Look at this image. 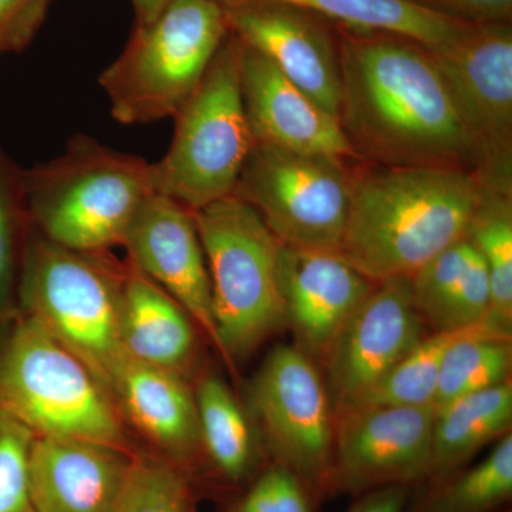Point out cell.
<instances>
[{"label": "cell", "mask_w": 512, "mask_h": 512, "mask_svg": "<svg viewBox=\"0 0 512 512\" xmlns=\"http://www.w3.org/2000/svg\"><path fill=\"white\" fill-rule=\"evenodd\" d=\"M171 0H131L136 13V26L148 25L160 15Z\"/></svg>", "instance_id": "cell-36"}, {"label": "cell", "mask_w": 512, "mask_h": 512, "mask_svg": "<svg viewBox=\"0 0 512 512\" xmlns=\"http://www.w3.org/2000/svg\"><path fill=\"white\" fill-rule=\"evenodd\" d=\"M228 35L217 0H171L153 22L136 26L99 76L113 119L128 126L174 119Z\"/></svg>", "instance_id": "cell-4"}, {"label": "cell", "mask_w": 512, "mask_h": 512, "mask_svg": "<svg viewBox=\"0 0 512 512\" xmlns=\"http://www.w3.org/2000/svg\"><path fill=\"white\" fill-rule=\"evenodd\" d=\"M473 252V245L464 237L410 276L414 306L424 326H429L433 332H439L441 320L456 295Z\"/></svg>", "instance_id": "cell-30"}, {"label": "cell", "mask_w": 512, "mask_h": 512, "mask_svg": "<svg viewBox=\"0 0 512 512\" xmlns=\"http://www.w3.org/2000/svg\"><path fill=\"white\" fill-rule=\"evenodd\" d=\"M110 393L138 430L165 453L191 456L201 446L197 402L180 373L124 356Z\"/></svg>", "instance_id": "cell-19"}, {"label": "cell", "mask_w": 512, "mask_h": 512, "mask_svg": "<svg viewBox=\"0 0 512 512\" xmlns=\"http://www.w3.org/2000/svg\"><path fill=\"white\" fill-rule=\"evenodd\" d=\"M113 512H192L187 481L168 461L133 457Z\"/></svg>", "instance_id": "cell-29"}, {"label": "cell", "mask_w": 512, "mask_h": 512, "mask_svg": "<svg viewBox=\"0 0 512 512\" xmlns=\"http://www.w3.org/2000/svg\"><path fill=\"white\" fill-rule=\"evenodd\" d=\"M511 424V379L440 407L434 417L430 476L456 473L485 444L511 433Z\"/></svg>", "instance_id": "cell-21"}, {"label": "cell", "mask_w": 512, "mask_h": 512, "mask_svg": "<svg viewBox=\"0 0 512 512\" xmlns=\"http://www.w3.org/2000/svg\"><path fill=\"white\" fill-rule=\"evenodd\" d=\"M225 359H239L285 326L278 282L281 242L235 195L194 211Z\"/></svg>", "instance_id": "cell-6"}, {"label": "cell", "mask_w": 512, "mask_h": 512, "mask_svg": "<svg viewBox=\"0 0 512 512\" xmlns=\"http://www.w3.org/2000/svg\"><path fill=\"white\" fill-rule=\"evenodd\" d=\"M239 512H312L301 478L278 466L266 471L242 501Z\"/></svg>", "instance_id": "cell-32"}, {"label": "cell", "mask_w": 512, "mask_h": 512, "mask_svg": "<svg viewBox=\"0 0 512 512\" xmlns=\"http://www.w3.org/2000/svg\"><path fill=\"white\" fill-rule=\"evenodd\" d=\"M409 278L379 282L330 350L325 383L336 417L349 412L426 338Z\"/></svg>", "instance_id": "cell-13"}, {"label": "cell", "mask_w": 512, "mask_h": 512, "mask_svg": "<svg viewBox=\"0 0 512 512\" xmlns=\"http://www.w3.org/2000/svg\"><path fill=\"white\" fill-rule=\"evenodd\" d=\"M345 161L254 143L232 195L251 205L282 245L339 254L352 183Z\"/></svg>", "instance_id": "cell-9"}, {"label": "cell", "mask_w": 512, "mask_h": 512, "mask_svg": "<svg viewBox=\"0 0 512 512\" xmlns=\"http://www.w3.org/2000/svg\"><path fill=\"white\" fill-rule=\"evenodd\" d=\"M251 403L279 466L303 483H328L336 421L318 363L295 345L276 346L256 373Z\"/></svg>", "instance_id": "cell-11"}, {"label": "cell", "mask_w": 512, "mask_h": 512, "mask_svg": "<svg viewBox=\"0 0 512 512\" xmlns=\"http://www.w3.org/2000/svg\"><path fill=\"white\" fill-rule=\"evenodd\" d=\"M36 434L0 410V512H35L30 500L29 456Z\"/></svg>", "instance_id": "cell-31"}, {"label": "cell", "mask_w": 512, "mask_h": 512, "mask_svg": "<svg viewBox=\"0 0 512 512\" xmlns=\"http://www.w3.org/2000/svg\"><path fill=\"white\" fill-rule=\"evenodd\" d=\"M0 55H3V52H2V50H0Z\"/></svg>", "instance_id": "cell-37"}, {"label": "cell", "mask_w": 512, "mask_h": 512, "mask_svg": "<svg viewBox=\"0 0 512 512\" xmlns=\"http://www.w3.org/2000/svg\"><path fill=\"white\" fill-rule=\"evenodd\" d=\"M508 512H510V511H508Z\"/></svg>", "instance_id": "cell-38"}, {"label": "cell", "mask_w": 512, "mask_h": 512, "mask_svg": "<svg viewBox=\"0 0 512 512\" xmlns=\"http://www.w3.org/2000/svg\"><path fill=\"white\" fill-rule=\"evenodd\" d=\"M278 282L293 345L315 363H325L340 333L376 285L339 254L282 244Z\"/></svg>", "instance_id": "cell-16"}, {"label": "cell", "mask_w": 512, "mask_h": 512, "mask_svg": "<svg viewBox=\"0 0 512 512\" xmlns=\"http://www.w3.org/2000/svg\"><path fill=\"white\" fill-rule=\"evenodd\" d=\"M466 23L511 22L512 0H410Z\"/></svg>", "instance_id": "cell-34"}, {"label": "cell", "mask_w": 512, "mask_h": 512, "mask_svg": "<svg viewBox=\"0 0 512 512\" xmlns=\"http://www.w3.org/2000/svg\"><path fill=\"white\" fill-rule=\"evenodd\" d=\"M133 457L94 441L36 436L30 447L35 512H113Z\"/></svg>", "instance_id": "cell-18"}, {"label": "cell", "mask_w": 512, "mask_h": 512, "mask_svg": "<svg viewBox=\"0 0 512 512\" xmlns=\"http://www.w3.org/2000/svg\"><path fill=\"white\" fill-rule=\"evenodd\" d=\"M53 0H0V50L20 53L45 23Z\"/></svg>", "instance_id": "cell-33"}, {"label": "cell", "mask_w": 512, "mask_h": 512, "mask_svg": "<svg viewBox=\"0 0 512 512\" xmlns=\"http://www.w3.org/2000/svg\"><path fill=\"white\" fill-rule=\"evenodd\" d=\"M30 232L25 168L0 146V318L8 315L18 293Z\"/></svg>", "instance_id": "cell-28"}, {"label": "cell", "mask_w": 512, "mask_h": 512, "mask_svg": "<svg viewBox=\"0 0 512 512\" xmlns=\"http://www.w3.org/2000/svg\"><path fill=\"white\" fill-rule=\"evenodd\" d=\"M406 501V487L393 485L369 491L349 512H403Z\"/></svg>", "instance_id": "cell-35"}, {"label": "cell", "mask_w": 512, "mask_h": 512, "mask_svg": "<svg viewBox=\"0 0 512 512\" xmlns=\"http://www.w3.org/2000/svg\"><path fill=\"white\" fill-rule=\"evenodd\" d=\"M511 338L488 323L477 325L451 345L441 366L434 407L446 406L458 397L490 389L510 379Z\"/></svg>", "instance_id": "cell-24"}, {"label": "cell", "mask_w": 512, "mask_h": 512, "mask_svg": "<svg viewBox=\"0 0 512 512\" xmlns=\"http://www.w3.org/2000/svg\"><path fill=\"white\" fill-rule=\"evenodd\" d=\"M100 254L60 247L32 229L18 296L26 316L79 357L110 393L114 372L127 355L120 336L126 272L120 274Z\"/></svg>", "instance_id": "cell-5"}, {"label": "cell", "mask_w": 512, "mask_h": 512, "mask_svg": "<svg viewBox=\"0 0 512 512\" xmlns=\"http://www.w3.org/2000/svg\"><path fill=\"white\" fill-rule=\"evenodd\" d=\"M222 8L229 32L239 42L265 56L286 79L339 121V43L328 20L275 0H239Z\"/></svg>", "instance_id": "cell-14"}, {"label": "cell", "mask_w": 512, "mask_h": 512, "mask_svg": "<svg viewBox=\"0 0 512 512\" xmlns=\"http://www.w3.org/2000/svg\"><path fill=\"white\" fill-rule=\"evenodd\" d=\"M195 402L201 444L225 477L238 480L247 474L252 460V436L247 417L227 384L215 376L202 380Z\"/></svg>", "instance_id": "cell-25"}, {"label": "cell", "mask_w": 512, "mask_h": 512, "mask_svg": "<svg viewBox=\"0 0 512 512\" xmlns=\"http://www.w3.org/2000/svg\"><path fill=\"white\" fill-rule=\"evenodd\" d=\"M436 407H365L336 417L328 483L348 493L419 481L431 473Z\"/></svg>", "instance_id": "cell-12"}, {"label": "cell", "mask_w": 512, "mask_h": 512, "mask_svg": "<svg viewBox=\"0 0 512 512\" xmlns=\"http://www.w3.org/2000/svg\"><path fill=\"white\" fill-rule=\"evenodd\" d=\"M174 120L170 148L151 164L154 191L191 211L234 194L254 138L242 101L239 42L231 32Z\"/></svg>", "instance_id": "cell-8"}, {"label": "cell", "mask_w": 512, "mask_h": 512, "mask_svg": "<svg viewBox=\"0 0 512 512\" xmlns=\"http://www.w3.org/2000/svg\"><path fill=\"white\" fill-rule=\"evenodd\" d=\"M339 124L356 160L480 173V157L430 50L409 37L340 28Z\"/></svg>", "instance_id": "cell-1"}, {"label": "cell", "mask_w": 512, "mask_h": 512, "mask_svg": "<svg viewBox=\"0 0 512 512\" xmlns=\"http://www.w3.org/2000/svg\"><path fill=\"white\" fill-rule=\"evenodd\" d=\"M481 191L473 171L369 163L352 171L339 255L376 284L410 278L466 237Z\"/></svg>", "instance_id": "cell-2"}, {"label": "cell", "mask_w": 512, "mask_h": 512, "mask_svg": "<svg viewBox=\"0 0 512 512\" xmlns=\"http://www.w3.org/2000/svg\"><path fill=\"white\" fill-rule=\"evenodd\" d=\"M239 80L254 143L356 160L339 121L241 42Z\"/></svg>", "instance_id": "cell-17"}, {"label": "cell", "mask_w": 512, "mask_h": 512, "mask_svg": "<svg viewBox=\"0 0 512 512\" xmlns=\"http://www.w3.org/2000/svg\"><path fill=\"white\" fill-rule=\"evenodd\" d=\"M476 326L453 330V332H433L426 336L399 365L394 367L389 376L382 383L377 384L375 389L352 410L365 409V407L433 404L441 366L448 349L456 340Z\"/></svg>", "instance_id": "cell-26"}, {"label": "cell", "mask_w": 512, "mask_h": 512, "mask_svg": "<svg viewBox=\"0 0 512 512\" xmlns=\"http://www.w3.org/2000/svg\"><path fill=\"white\" fill-rule=\"evenodd\" d=\"M30 225L43 238L79 252L123 245L143 202L154 194L151 163L86 134L66 151L25 168Z\"/></svg>", "instance_id": "cell-3"}, {"label": "cell", "mask_w": 512, "mask_h": 512, "mask_svg": "<svg viewBox=\"0 0 512 512\" xmlns=\"http://www.w3.org/2000/svg\"><path fill=\"white\" fill-rule=\"evenodd\" d=\"M511 495L512 434L508 433L477 466L448 478L420 512H491Z\"/></svg>", "instance_id": "cell-27"}, {"label": "cell", "mask_w": 512, "mask_h": 512, "mask_svg": "<svg viewBox=\"0 0 512 512\" xmlns=\"http://www.w3.org/2000/svg\"><path fill=\"white\" fill-rule=\"evenodd\" d=\"M120 336L128 355L175 373L188 365L194 353L188 313L131 264L121 292Z\"/></svg>", "instance_id": "cell-20"}, {"label": "cell", "mask_w": 512, "mask_h": 512, "mask_svg": "<svg viewBox=\"0 0 512 512\" xmlns=\"http://www.w3.org/2000/svg\"><path fill=\"white\" fill-rule=\"evenodd\" d=\"M123 245L130 264L163 288L220 349L194 211L154 192L137 211Z\"/></svg>", "instance_id": "cell-15"}, {"label": "cell", "mask_w": 512, "mask_h": 512, "mask_svg": "<svg viewBox=\"0 0 512 512\" xmlns=\"http://www.w3.org/2000/svg\"><path fill=\"white\" fill-rule=\"evenodd\" d=\"M466 238L483 259L490 279L488 323L501 335H512V190L483 183L480 201Z\"/></svg>", "instance_id": "cell-23"}, {"label": "cell", "mask_w": 512, "mask_h": 512, "mask_svg": "<svg viewBox=\"0 0 512 512\" xmlns=\"http://www.w3.org/2000/svg\"><path fill=\"white\" fill-rule=\"evenodd\" d=\"M430 53L476 146L481 181L512 190L511 22L464 23Z\"/></svg>", "instance_id": "cell-10"}, {"label": "cell", "mask_w": 512, "mask_h": 512, "mask_svg": "<svg viewBox=\"0 0 512 512\" xmlns=\"http://www.w3.org/2000/svg\"><path fill=\"white\" fill-rule=\"evenodd\" d=\"M0 410L36 436L128 451L111 394L79 357L29 316L13 329L0 353Z\"/></svg>", "instance_id": "cell-7"}, {"label": "cell", "mask_w": 512, "mask_h": 512, "mask_svg": "<svg viewBox=\"0 0 512 512\" xmlns=\"http://www.w3.org/2000/svg\"><path fill=\"white\" fill-rule=\"evenodd\" d=\"M221 5L239 0H217ZM332 20L340 28L409 37L429 50L446 45L466 22L447 18L410 0H275Z\"/></svg>", "instance_id": "cell-22"}]
</instances>
